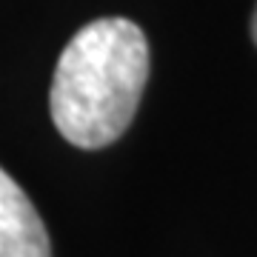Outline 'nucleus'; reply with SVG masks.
I'll use <instances>...</instances> for the list:
<instances>
[{
  "instance_id": "1",
  "label": "nucleus",
  "mask_w": 257,
  "mask_h": 257,
  "mask_svg": "<svg viewBox=\"0 0 257 257\" xmlns=\"http://www.w3.org/2000/svg\"><path fill=\"white\" fill-rule=\"evenodd\" d=\"M149 80V43L138 23L100 18L83 26L57 60L52 80L55 128L77 149L123 138Z\"/></svg>"
},
{
  "instance_id": "2",
  "label": "nucleus",
  "mask_w": 257,
  "mask_h": 257,
  "mask_svg": "<svg viewBox=\"0 0 257 257\" xmlns=\"http://www.w3.org/2000/svg\"><path fill=\"white\" fill-rule=\"evenodd\" d=\"M0 257H52L49 231L29 194L0 169Z\"/></svg>"
},
{
  "instance_id": "3",
  "label": "nucleus",
  "mask_w": 257,
  "mask_h": 257,
  "mask_svg": "<svg viewBox=\"0 0 257 257\" xmlns=\"http://www.w3.org/2000/svg\"><path fill=\"white\" fill-rule=\"evenodd\" d=\"M251 40L257 46V6H254V15H251Z\"/></svg>"
}]
</instances>
